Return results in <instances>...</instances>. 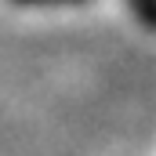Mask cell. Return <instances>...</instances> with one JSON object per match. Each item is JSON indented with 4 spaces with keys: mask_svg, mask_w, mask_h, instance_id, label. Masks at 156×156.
Here are the masks:
<instances>
[{
    "mask_svg": "<svg viewBox=\"0 0 156 156\" xmlns=\"http://www.w3.org/2000/svg\"><path fill=\"white\" fill-rule=\"evenodd\" d=\"M127 7L142 18V26L156 29V0H127Z\"/></svg>",
    "mask_w": 156,
    "mask_h": 156,
    "instance_id": "obj_1",
    "label": "cell"
},
{
    "mask_svg": "<svg viewBox=\"0 0 156 156\" xmlns=\"http://www.w3.org/2000/svg\"><path fill=\"white\" fill-rule=\"evenodd\" d=\"M18 4H83V0H18Z\"/></svg>",
    "mask_w": 156,
    "mask_h": 156,
    "instance_id": "obj_2",
    "label": "cell"
}]
</instances>
